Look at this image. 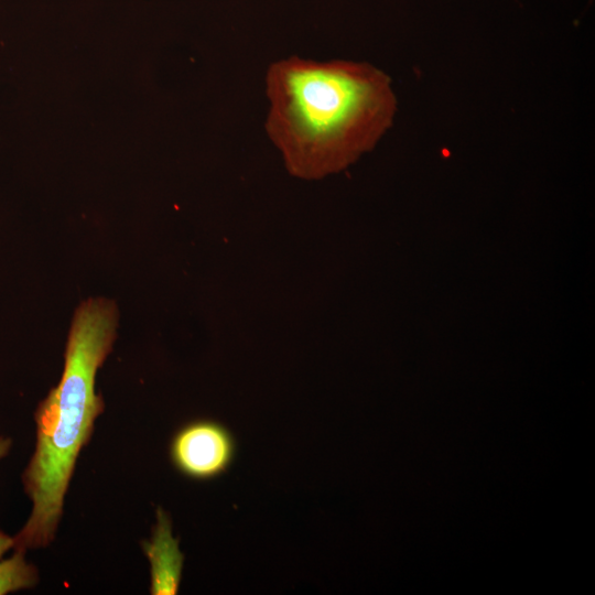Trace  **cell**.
Segmentation results:
<instances>
[{"label": "cell", "mask_w": 595, "mask_h": 595, "mask_svg": "<svg viewBox=\"0 0 595 595\" xmlns=\"http://www.w3.org/2000/svg\"><path fill=\"white\" fill-rule=\"evenodd\" d=\"M266 132L288 171L317 180L375 148L393 123L397 98L378 67L289 56L266 73Z\"/></svg>", "instance_id": "6da1fadb"}, {"label": "cell", "mask_w": 595, "mask_h": 595, "mask_svg": "<svg viewBox=\"0 0 595 595\" xmlns=\"http://www.w3.org/2000/svg\"><path fill=\"white\" fill-rule=\"evenodd\" d=\"M117 324V306L108 299H88L75 311L61 380L34 413L35 448L22 474L32 508L13 537L14 550L48 547L56 536L77 457L105 408L95 381L111 351Z\"/></svg>", "instance_id": "7a4b0ae2"}, {"label": "cell", "mask_w": 595, "mask_h": 595, "mask_svg": "<svg viewBox=\"0 0 595 595\" xmlns=\"http://www.w3.org/2000/svg\"><path fill=\"white\" fill-rule=\"evenodd\" d=\"M237 455V441L221 422L199 419L185 423L173 435L170 458L183 476L210 480L225 474Z\"/></svg>", "instance_id": "3957f363"}, {"label": "cell", "mask_w": 595, "mask_h": 595, "mask_svg": "<svg viewBox=\"0 0 595 595\" xmlns=\"http://www.w3.org/2000/svg\"><path fill=\"white\" fill-rule=\"evenodd\" d=\"M150 562L152 595H175L178 591L184 555L172 534L171 520L162 508L156 510V523L150 541L142 542Z\"/></svg>", "instance_id": "277c9868"}, {"label": "cell", "mask_w": 595, "mask_h": 595, "mask_svg": "<svg viewBox=\"0 0 595 595\" xmlns=\"http://www.w3.org/2000/svg\"><path fill=\"white\" fill-rule=\"evenodd\" d=\"M0 561V595L34 587L39 582L37 569L26 562L25 552Z\"/></svg>", "instance_id": "5b68a950"}, {"label": "cell", "mask_w": 595, "mask_h": 595, "mask_svg": "<svg viewBox=\"0 0 595 595\" xmlns=\"http://www.w3.org/2000/svg\"><path fill=\"white\" fill-rule=\"evenodd\" d=\"M13 537L0 531V558L11 548H13Z\"/></svg>", "instance_id": "8992f818"}, {"label": "cell", "mask_w": 595, "mask_h": 595, "mask_svg": "<svg viewBox=\"0 0 595 595\" xmlns=\"http://www.w3.org/2000/svg\"><path fill=\"white\" fill-rule=\"evenodd\" d=\"M11 447V440L0 436V459L4 457Z\"/></svg>", "instance_id": "52a82bcc"}]
</instances>
